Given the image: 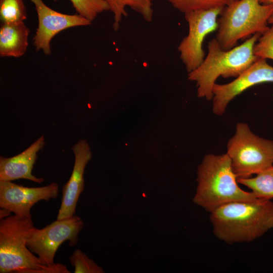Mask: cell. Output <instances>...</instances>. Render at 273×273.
Wrapping results in <instances>:
<instances>
[{
  "mask_svg": "<svg viewBox=\"0 0 273 273\" xmlns=\"http://www.w3.org/2000/svg\"><path fill=\"white\" fill-rule=\"evenodd\" d=\"M214 236L226 244L253 241L273 229V202L257 198L225 204L210 213Z\"/></svg>",
  "mask_w": 273,
  "mask_h": 273,
  "instance_id": "6da1fadb",
  "label": "cell"
},
{
  "mask_svg": "<svg viewBox=\"0 0 273 273\" xmlns=\"http://www.w3.org/2000/svg\"><path fill=\"white\" fill-rule=\"evenodd\" d=\"M197 180L193 202L209 213L228 203L258 198L239 187L226 153L205 155L198 166Z\"/></svg>",
  "mask_w": 273,
  "mask_h": 273,
  "instance_id": "7a4b0ae2",
  "label": "cell"
},
{
  "mask_svg": "<svg viewBox=\"0 0 273 273\" xmlns=\"http://www.w3.org/2000/svg\"><path fill=\"white\" fill-rule=\"evenodd\" d=\"M0 219L1 273L67 272L59 263L43 265L28 248L27 242L36 229L31 217L14 214Z\"/></svg>",
  "mask_w": 273,
  "mask_h": 273,
  "instance_id": "3957f363",
  "label": "cell"
},
{
  "mask_svg": "<svg viewBox=\"0 0 273 273\" xmlns=\"http://www.w3.org/2000/svg\"><path fill=\"white\" fill-rule=\"evenodd\" d=\"M261 35L256 33L228 50H223L216 38L209 41L206 57L198 68L188 73V79L196 83L198 97L212 100L213 87L219 77L236 78L247 69L258 58L254 48Z\"/></svg>",
  "mask_w": 273,
  "mask_h": 273,
  "instance_id": "277c9868",
  "label": "cell"
},
{
  "mask_svg": "<svg viewBox=\"0 0 273 273\" xmlns=\"http://www.w3.org/2000/svg\"><path fill=\"white\" fill-rule=\"evenodd\" d=\"M273 14V5L259 0H237L224 7L218 19L216 39L223 50L235 47L240 40L269 29L268 20Z\"/></svg>",
  "mask_w": 273,
  "mask_h": 273,
  "instance_id": "5b68a950",
  "label": "cell"
},
{
  "mask_svg": "<svg viewBox=\"0 0 273 273\" xmlns=\"http://www.w3.org/2000/svg\"><path fill=\"white\" fill-rule=\"evenodd\" d=\"M226 148L238 179L251 177L273 166V141L256 135L246 123H237Z\"/></svg>",
  "mask_w": 273,
  "mask_h": 273,
  "instance_id": "8992f818",
  "label": "cell"
},
{
  "mask_svg": "<svg viewBox=\"0 0 273 273\" xmlns=\"http://www.w3.org/2000/svg\"><path fill=\"white\" fill-rule=\"evenodd\" d=\"M223 8L216 7L184 14L188 24V33L180 41L177 50L188 73L198 68L203 61L204 40L207 35L217 29L218 17Z\"/></svg>",
  "mask_w": 273,
  "mask_h": 273,
  "instance_id": "52a82bcc",
  "label": "cell"
},
{
  "mask_svg": "<svg viewBox=\"0 0 273 273\" xmlns=\"http://www.w3.org/2000/svg\"><path fill=\"white\" fill-rule=\"evenodd\" d=\"M84 226L81 219L77 215L58 219L41 229H36L29 239L27 246L38 256L42 263L47 266L55 264L56 253L65 241L70 247L75 246L78 235Z\"/></svg>",
  "mask_w": 273,
  "mask_h": 273,
  "instance_id": "ba28073f",
  "label": "cell"
},
{
  "mask_svg": "<svg viewBox=\"0 0 273 273\" xmlns=\"http://www.w3.org/2000/svg\"><path fill=\"white\" fill-rule=\"evenodd\" d=\"M273 82V66L266 59L257 58L243 72L233 81L226 84L215 83L213 87L212 111L222 115L229 103L237 96L254 85Z\"/></svg>",
  "mask_w": 273,
  "mask_h": 273,
  "instance_id": "9c48e42d",
  "label": "cell"
},
{
  "mask_svg": "<svg viewBox=\"0 0 273 273\" xmlns=\"http://www.w3.org/2000/svg\"><path fill=\"white\" fill-rule=\"evenodd\" d=\"M59 186L55 182L41 187H25L10 181L0 180V207L15 215L31 217L33 206L41 200L57 197Z\"/></svg>",
  "mask_w": 273,
  "mask_h": 273,
  "instance_id": "30bf717a",
  "label": "cell"
},
{
  "mask_svg": "<svg viewBox=\"0 0 273 273\" xmlns=\"http://www.w3.org/2000/svg\"><path fill=\"white\" fill-rule=\"evenodd\" d=\"M37 12L38 25L33 37L37 51L47 55L51 53L50 43L54 36L68 28L87 26L91 22L79 14L67 15L58 12L47 6L42 0H30Z\"/></svg>",
  "mask_w": 273,
  "mask_h": 273,
  "instance_id": "8fae6325",
  "label": "cell"
},
{
  "mask_svg": "<svg viewBox=\"0 0 273 273\" xmlns=\"http://www.w3.org/2000/svg\"><path fill=\"white\" fill-rule=\"evenodd\" d=\"M72 150L74 154V164L70 177L62 188L58 219L75 215L77 201L84 189L85 167L92 158L90 146L85 140L79 141L72 147Z\"/></svg>",
  "mask_w": 273,
  "mask_h": 273,
  "instance_id": "7c38bea8",
  "label": "cell"
},
{
  "mask_svg": "<svg viewBox=\"0 0 273 273\" xmlns=\"http://www.w3.org/2000/svg\"><path fill=\"white\" fill-rule=\"evenodd\" d=\"M43 135L20 154L10 158L0 157V180L10 181L26 179L36 183L43 181L42 177H36L32 170L37 158V153L44 146Z\"/></svg>",
  "mask_w": 273,
  "mask_h": 273,
  "instance_id": "4fadbf2b",
  "label": "cell"
},
{
  "mask_svg": "<svg viewBox=\"0 0 273 273\" xmlns=\"http://www.w3.org/2000/svg\"><path fill=\"white\" fill-rule=\"evenodd\" d=\"M29 29L23 22L1 23L0 27V56L19 57L28 46Z\"/></svg>",
  "mask_w": 273,
  "mask_h": 273,
  "instance_id": "5bb4252c",
  "label": "cell"
},
{
  "mask_svg": "<svg viewBox=\"0 0 273 273\" xmlns=\"http://www.w3.org/2000/svg\"><path fill=\"white\" fill-rule=\"evenodd\" d=\"M108 4L110 10L113 14V27L116 31L120 26L123 17L127 15L126 7L140 14L147 22L152 21L153 9L152 0H105Z\"/></svg>",
  "mask_w": 273,
  "mask_h": 273,
  "instance_id": "9a60e30c",
  "label": "cell"
},
{
  "mask_svg": "<svg viewBox=\"0 0 273 273\" xmlns=\"http://www.w3.org/2000/svg\"><path fill=\"white\" fill-rule=\"evenodd\" d=\"M238 182L250 189L257 198L273 199V166L254 177L239 178Z\"/></svg>",
  "mask_w": 273,
  "mask_h": 273,
  "instance_id": "2e32d148",
  "label": "cell"
},
{
  "mask_svg": "<svg viewBox=\"0 0 273 273\" xmlns=\"http://www.w3.org/2000/svg\"><path fill=\"white\" fill-rule=\"evenodd\" d=\"M27 16L23 0H0L2 23L23 22Z\"/></svg>",
  "mask_w": 273,
  "mask_h": 273,
  "instance_id": "e0dca14e",
  "label": "cell"
},
{
  "mask_svg": "<svg viewBox=\"0 0 273 273\" xmlns=\"http://www.w3.org/2000/svg\"><path fill=\"white\" fill-rule=\"evenodd\" d=\"M184 14L193 11L225 7L237 0H165Z\"/></svg>",
  "mask_w": 273,
  "mask_h": 273,
  "instance_id": "ac0fdd59",
  "label": "cell"
},
{
  "mask_svg": "<svg viewBox=\"0 0 273 273\" xmlns=\"http://www.w3.org/2000/svg\"><path fill=\"white\" fill-rule=\"evenodd\" d=\"M58 0H54L57 2ZM78 14L82 16L91 22L98 15L105 11L110 10L105 0H69Z\"/></svg>",
  "mask_w": 273,
  "mask_h": 273,
  "instance_id": "d6986e66",
  "label": "cell"
},
{
  "mask_svg": "<svg viewBox=\"0 0 273 273\" xmlns=\"http://www.w3.org/2000/svg\"><path fill=\"white\" fill-rule=\"evenodd\" d=\"M75 273H103V269L98 266L80 249L75 250L69 257Z\"/></svg>",
  "mask_w": 273,
  "mask_h": 273,
  "instance_id": "ffe728a7",
  "label": "cell"
},
{
  "mask_svg": "<svg viewBox=\"0 0 273 273\" xmlns=\"http://www.w3.org/2000/svg\"><path fill=\"white\" fill-rule=\"evenodd\" d=\"M254 52L257 57L273 60V24L259 37L254 46Z\"/></svg>",
  "mask_w": 273,
  "mask_h": 273,
  "instance_id": "44dd1931",
  "label": "cell"
},
{
  "mask_svg": "<svg viewBox=\"0 0 273 273\" xmlns=\"http://www.w3.org/2000/svg\"><path fill=\"white\" fill-rule=\"evenodd\" d=\"M11 211L9 210L2 208L0 211V218L2 219L11 215Z\"/></svg>",
  "mask_w": 273,
  "mask_h": 273,
  "instance_id": "7402d4cb",
  "label": "cell"
},
{
  "mask_svg": "<svg viewBox=\"0 0 273 273\" xmlns=\"http://www.w3.org/2000/svg\"><path fill=\"white\" fill-rule=\"evenodd\" d=\"M260 3L265 5H273V0H259Z\"/></svg>",
  "mask_w": 273,
  "mask_h": 273,
  "instance_id": "603a6c76",
  "label": "cell"
},
{
  "mask_svg": "<svg viewBox=\"0 0 273 273\" xmlns=\"http://www.w3.org/2000/svg\"><path fill=\"white\" fill-rule=\"evenodd\" d=\"M268 23L269 24H273V14L269 19Z\"/></svg>",
  "mask_w": 273,
  "mask_h": 273,
  "instance_id": "cb8c5ba5",
  "label": "cell"
}]
</instances>
